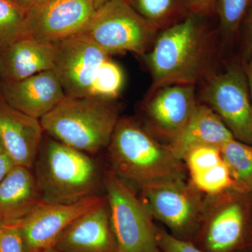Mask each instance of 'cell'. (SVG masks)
Masks as SVG:
<instances>
[{
	"instance_id": "cell-1",
	"label": "cell",
	"mask_w": 252,
	"mask_h": 252,
	"mask_svg": "<svg viewBox=\"0 0 252 252\" xmlns=\"http://www.w3.org/2000/svg\"><path fill=\"white\" fill-rule=\"evenodd\" d=\"M213 52L211 35L197 15L162 30L144 55L152 74L150 91L175 84L195 86L207 77Z\"/></svg>"
},
{
	"instance_id": "cell-2",
	"label": "cell",
	"mask_w": 252,
	"mask_h": 252,
	"mask_svg": "<svg viewBox=\"0 0 252 252\" xmlns=\"http://www.w3.org/2000/svg\"><path fill=\"white\" fill-rule=\"evenodd\" d=\"M34 163L44 203H74L98 195L100 174L88 154L50 137L42 141Z\"/></svg>"
},
{
	"instance_id": "cell-3",
	"label": "cell",
	"mask_w": 252,
	"mask_h": 252,
	"mask_svg": "<svg viewBox=\"0 0 252 252\" xmlns=\"http://www.w3.org/2000/svg\"><path fill=\"white\" fill-rule=\"evenodd\" d=\"M107 147L113 171L141 188L183 178L180 160L133 119H119Z\"/></svg>"
},
{
	"instance_id": "cell-4",
	"label": "cell",
	"mask_w": 252,
	"mask_h": 252,
	"mask_svg": "<svg viewBox=\"0 0 252 252\" xmlns=\"http://www.w3.org/2000/svg\"><path fill=\"white\" fill-rule=\"evenodd\" d=\"M111 100L66 96L40 122L49 137L86 154L108 147L119 118Z\"/></svg>"
},
{
	"instance_id": "cell-5",
	"label": "cell",
	"mask_w": 252,
	"mask_h": 252,
	"mask_svg": "<svg viewBox=\"0 0 252 252\" xmlns=\"http://www.w3.org/2000/svg\"><path fill=\"white\" fill-rule=\"evenodd\" d=\"M159 31L127 0H109L95 10L84 33L109 56L126 52L144 56L152 48Z\"/></svg>"
},
{
	"instance_id": "cell-6",
	"label": "cell",
	"mask_w": 252,
	"mask_h": 252,
	"mask_svg": "<svg viewBox=\"0 0 252 252\" xmlns=\"http://www.w3.org/2000/svg\"><path fill=\"white\" fill-rule=\"evenodd\" d=\"M103 183L118 252H158L152 215L126 181L112 170Z\"/></svg>"
},
{
	"instance_id": "cell-7",
	"label": "cell",
	"mask_w": 252,
	"mask_h": 252,
	"mask_svg": "<svg viewBox=\"0 0 252 252\" xmlns=\"http://www.w3.org/2000/svg\"><path fill=\"white\" fill-rule=\"evenodd\" d=\"M235 140L252 145V104L243 61L235 60L207 79L201 94Z\"/></svg>"
},
{
	"instance_id": "cell-8",
	"label": "cell",
	"mask_w": 252,
	"mask_h": 252,
	"mask_svg": "<svg viewBox=\"0 0 252 252\" xmlns=\"http://www.w3.org/2000/svg\"><path fill=\"white\" fill-rule=\"evenodd\" d=\"M95 10L94 0H36L26 11L21 37L64 40L84 33Z\"/></svg>"
},
{
	"instance_id": "cell-9",
	"label": "cell",
	"mask_w": 252,
	"mask_h": 252,
	"mask_svg": "<svg viewBox=\"0 0 252 252\" xmlns=\"http://www.w3.org/2000/svg\"><path fill=\"white\" fill-rule=\"evenodd\" d=\"M54 71L66 96H90L99 68L110 56L85 33L55 43Z\"/></svg>"
},
{
	"instance_id": "cell-10",
	"label": "cell",
	"mask_w": 252,
	"mask_h": 252,
	"mask_svg": "<svg viewBox=\"0 0 252 252\" xmlns=\"http://www.w3.org/2000/svg\"><path fill=\"white\" fill-rule=\"evenodd\" d=\"M97 195L74 203H47L41 202L18 225L26 252H43L54 248L60 236L81 215L105 201Z\"/></svg>"
},
{
	"instance_id": "cell-11",
	"label": "cell",
	"mask_w": 252,
	"mask_h": 252,
	"mask_svg": "<svg viewBox=\"0 0 252 252\" xmlns=\"http://www.w3.org/2000/svg\"><path fill=\"white\" fill-rule=\"evenodd\" d=\"M142 203L152 216L176 233H183L193 225L198 213L195 194L183 179L162 181L142 188Z\"/></svg>"
},
{
	"instance_id": "cell-12",
	"label": "cell",
	"mask_w": 252,
	"mask_h": 252,
	"mask_svg": "<svg viewBox=\"0 0 252 252\" xmlns=\"http://www.w3.org/2000/svg\"><path fill=\"white\" fill-rule=\"evenodd\" d=\"M197 105L195 86L175 84L150 91L143 111L154 131L172 140L188 123Z\"/></svg>"
},
{
	"instance_id": "cell-13",
	"label": "cell",
	"mask_w": 252,
	"mask_h": 252,
	"mask_svg": "<svg viewBox=\"0 0 252 252\" xmlns=\"http://www.w3.org/2000/svg\"><path fill=\"white\" fill-rule=\"evenodd\" d=\"M0 95L13 108L40 120L66 97L54 71L38 73L23 80H0Z\"/></svg>"
},
{
	"instance_id": "cell-14",
	"label": "cell",
	"mask_w": 252,
	"mask_h": 252,
	"mask_svg": "<svg viewBox=\"0 0 252 252\" xmlns=\"http://www.w3.org/2000/svg\"><path fill=\"white\" fill-rule=\"evenodd\" d=\"M44 132L40 120L13 108L0 95V138L15 165L32 167Z\"/></svg>"
},
{
	"instance_id": "cell-15",
	"label": "cell",
	"mask_w": 252,
	"mask_h": 252,
	"mask_svg": "<svg viewBox=\"0 0 252 252\" xmlns=\"http://www.w3.org/2000/svg\"><path fill=\"white\" fill-rule=\"evenodd\" d=\"M54 248L62 252H118L107 198L73 221Z\"/></svg>"
},
{
	"instance_id": "cell-16",
	"label": "cell",
	"mask_w": 252,
	"mask_h": 252,
	"mask_svg": "<svg viewBox=\"0 0 252 252\" xmlns=\"http://www.w3.org/2000/svg\"><path fill=\"white\" fill-rule=\"evenodd\" d=\"M55 43L21 37L0 47V80L17 81L52 70Z\"/></svg>"
},
{
	"instance_id": "cell-17",
	"label": "cell",
	"mask_w": 252,
	"mask_h": 252,
	"mask_svg": "<svg viewBox=\"0 0 252 252\" xmlns=\"http://www.w3.org/2000/svg\"><path fill=\"white\" fill-rule=\"evenodd\" d=\"M235 139L221 119L206 104H199L188 123L167 146L177 159H184L190 149L200 146L220 149Z\"/></svg>"
},
{
	"instance_id": "cell-18",
	"label": "cell",
	"mask_w": 252,
	"mask_h": 252,
	"mask_svg": "<svg viewBox=\"0 0 252 252\" xmlns=\"http://www.w3.org/2000/svg\"><path fill=\"white\" fill-rule=\"evenodd\" d=\"M41 202L31 169L15 165L0 184V223L22 220Z\"/></svg>"
},
{
	"instance_id": "cell-19",
	"label": "cell",
	"mask_w": 252,
	"mask_h": 252,
	"mask_svg": "<svg viewBox=\"0 0 252 252\" xmlns=\"http://www.w3.org/2000/svg\"><path fill=\"white\" fill-rule=\"evenodd\" d=\"M246 217L241 204L225 205L209 225L207 245L212 252H233L246 238Z\"/></svg>"
},
{
	"instance_id": "cell-20",
	"label": "cell",
	"mask_w": 252,
	"mask_h": 252,
	"mask_svg": "<svg viewBox=\"0 0 252 252\" xmlns=\"http://www.w3.org/2000/svg\"><path fill=\"white\" fill-rule=\"evenodd\" d=\"M132 7L159 30L182 21L191 14L187 0H127Z\"/></svg>"
},
{
	"instance_id": "cell-21",
	"label": "cell",
	"mask_w": 252,
	"mask_h": 252,
	"mask_svg": "<svg viewBox=\"0 0 252 252\" xmlns=\"http://www.w3.org/2000/svg\"><path fill=\"white\" fill-rule=\"evenodd\" d=\"M220 150L234 179L236 190L252 191V145L233 139Z\"/></svg>"
},
{
	"instance_id": "cell-22",
	"label": "cell",
	"mask_w": 252,
	"mask_h": 252,
	"mask_svg": "<svg viewBox=\"0 0 252 252\" xmlns=\"http://www.w3.org/2000/svg\"><path fill=\"white\" fill-rule=\"evenodd\" d=\"M252 5V0H216L220 31L227 42L233 41L240 32Z\"/></svg>"
},
{
	"instance_id": "cell-23",
	"label": "cell",
	"mask_w": 252,
	"mask_h": 252,
	"mask_svg": "<svg viewBox=\"0 0 252 252\" xmlns=\"http://www.w3.org/2000/svg\"><path fill=\"white\" fill-rule=\"evenodd\" d=\"M124 82L122 68L109 58L99 68L89 97L112 100L119 95Z\"/></svg>"
},
{
	"instance_id": "cell-24",
	"label": "cell",
	"mask_w": 252,
	"mask_h": 252,
	"mask_svg": "<svg viewBox=\"0 0 252 252\" xmlns=\"http://www.w3.org/2000/svg\"><path fill=\"white\" fill-rule=\"evenodd\" d=\"M190 176L195 187L204 193L215 195L229 189L236 190L234 179L223 160L215 166Z\"/></svg>"
},
{
	"instance_id": "cell-25",
	"label": "cell",
	"mask_w": 252,
	"mask_h": 252,
	"mask_svg": "<svg viewBox=\"0 0 252 252\" xmlns=\"http://www.w3.org/2000/svg\"><path fill=\"white\" fill-rule=\"evenodd\" d=\"M26 14L9 0H0V47L22 36Z\"/></svg>"
},
{
	"instance_id": "cell-26",
	"label": "cell",
	"mask_w": 252,
	"mask_h": 252,
	"mask_svg": "<svg viewBox=\"0 0 252 252\" xmlns=\"http://www.w3.org/2000/svg\"><path fill=\"white\" fill-rule=\"evenodd\" d=\"M183 160L190 175L201 172L217 165L223 160L220 148L212 146H200L190 149Z\"/></svg>"
},
{
	"instance_id": "cell-27",
	"label": "cell",
	"mask_w": 252,
	"mask_h": 252,
	"mask_svg": "<svg viewBox=\"0 0 252 252\" xmlns=\"http://www.w3.org/2000/svg\"><path fill=\"white\" fill-rule=\"evenodd\" d=\"M0 252H26L21 230L16 223H0Z\"/></svg>"
},
{
	"instance_id": "cell-28",
	"label": "cell",
	"mask_w": 252,
	"mask_h": 252,
	"mask_svg": "<svg viewBox=\"0 0 252 252\" xmlns=\"http://www.w3.org/2000/svg\"><path fill=\"white\" fill-rule=\"evenodd\" d=\"M158 246L163 252H203L191 243L167 234L165 232H157Z\"/></svg>"
},
{
	"instance_id": "cell-29",
	"label": "cell",
	"mask_w": 252,
	"mask_h": 252,
	"mask_svg": "<svg viewBox=\"0 0 252 252\" xmlns=\"http://www.w3.org/2000/svg\"><path fill=\"white\" fill-rule=\"evenodd\" d=\"M241 29H243V56L241 60H244L252 54V5L246 18L244 20Z\"/></svg>"
},
{
	"instance_id": "cell-30",
	"label": "cell",
	"mask_w": 252,
	"mask_h": 252,
	"mask_svg": "<svg viewBox=\"0 0 252 252\" xmlns=\"http://www.w3.org/2000/svg\"><path fill=\"white\" fill-rule=\"evenodd\" d=\"M191 14L198 16L211 15L216 11V0H187Z\"/></svg>"
},
{
	"instance_id": "cell-31",
	"label": "cell",
	"mask_w": 252,
	"mask_h": 252,
	"mask_svg": "<svg viewBox=\"0 0 252 252\" xmlns=\"http://www.w3.org/2000/svg\"><path fill=\"white\" fill-rule=\"evenodd\" d=\"M15 165H16L6 152L0 154V184Z\"/></svg>"
},
{
	"instance_id": "cell-32",
	"label": "cell",
	"mask_w": 252,
	"mask_h": 252,
	"mask_svg": "<svg viewBox=\"0 0 252 252\" xmlns=\"http://www.w3.org/2000/svg\"><path fill=\"white\" fill-rule=\"evenodd\" d=\"M242 61H243L244 68H245L247 77H248L252 104V54L250 55L247 59H244Z\"/></svg>"
},
{
	"instance_id": "cell-33",
	"label": "cell",
	"mask_w": 252,
	"mask_h": 252,
	"mask_svg": "<svg viewBox=\"0 0 252 252\" xmlns=\"http://www.w3.org/2000/svg\"><path fill=\"white\" fill-rule=\"evenodd\" d=\"M9 1L14 3L18 7L24 10L25 11H27L34 4L36 0H9Z\"/></svg>"
},
{
	"instance_id": "cell-34",
	"label": "cell",
	"mask_w": 252,
	"mask_h": 252,
	"mask_svg": "<svg viewBox=\"0 0 252 252\" xmlns=\"http://www.w3.org/2000/svg\"><path fill=\"white\" fill-rule=\"evenodd\" d=\"M108 1H109V0H94V7L97 9L99 6H102V4H104V3Z\"/></svg>"
},
{
	"instance_id": "cell-35",
	"label": "cell",
	"mask_w": 252,
	"mask_h": 252,
	"mask_svg": "<svg viewBox=\"0 0 252 252\" xmlns=\"http://www.w3.org/2000/svg\"><path fill=\"white\" fill-rule=\"evenodd\" d=\"M5 149L4 147V144L2 143V141H1V138H0V154L4 153Z\"/></svg>"
},
{
	"instance_id": "cell-36",
	"label": "cell",
	"mask_w": 252,
	"mask_h": 252,
	"mask_svg": "<svg viewBox=\"0 0 252 252\" xmlns=\"http://www.w3.org/2000/svg\"><path fill=\"white\" fill-rule=\"evenodd\" d=\"M43 252H62L61 251H59V250H56V248H51L49 249V250H46V251Z\"/></svg>"
},
{
	"instance_id": "cell-37",
	"label": "cell",
	"mask_w": 252,
	"mask_h": 252,
	"mask_svg": "<svg viewBox=\"0 0 252 252\" xmlns=\"http://www.w3.org/2000/svg\"><path fill=\"white\" fill-rule=\"evenodd\" d=\"M159 252V251H158V252Z\"/></svg>"
},
{
	"instance_id": "cell-38",
	"label": "cell",
	"mask_w": 252,
	"mask_h": 252,
	"mask_svg": "<svg viewBox=\"0 0 252 252\" xmlns=\"http://www.w3.org/2000/svg\"></svg>"
}]
</instances>
